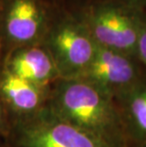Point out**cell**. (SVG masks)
Masks as SVG:
<instances>
[{"mask_svg": "<svg viewBox=\"0 0 146 147\" xmlns=\"http://www.w3.org/2000/svg\"><path fill=\"white\" fill-rule=\"evenodd\" d=\"M135 10L143 11L146 10V0H114Z\"/></svg>", "mask_w": 146, "mask_h": 147, "instance_id": "obj_12", "label": "cell"}, {"mask_svg": "<svg viewBox=\"0 0 146 147\" xmlns=\"http://www.w3.org/2000/svg\"><path fill=\"white\" fill-rule=\"evenodd\" d=\"M4 142L11 147H112L62 120L48 107L30 117L12 121Z\"/></svg>", "mask_w": 146, "mask_h": 147, "instance_id": "obj_3", "label": "cell"}, {"mask_svg": "<svg viewBox=\"0 0 146 147\" xmlns=\"http://www.w3.org/2000/svg\"><path fill=\"white\" fill-rule=\"evenodd\" d=\"M50 87L41 86L11 73L0 70V101L12 121L33 116L48 105Z\"/></svg>", "mask_w": 146, "mask_h": 147, "instance_id": "obj_7", "label": "cell"}, {"mask_svg": "<svg viewBox=\"0 0 146 147\" xmlns=\"http://www.w3.org/2000/svg\"><path fill=\"white\" fill-rule=\"evenodd\" d=\"M134 60L122 52L98 45L91 63L77 78L92 84L114 99L120 98L141 79Z\"/></svg>", "mask_w": 146, "mask_h": 147, "instance_id": "obj_6", "label": "cell"}, {"mask_svg": "<svg viewBox=\"0 0 146 147\" xmlns=\"http://www.w3.org/2000/svg\"><path fill=\"white\" fill-rule=\"evenodd\" d=\"M67 121L116 147L122 133V119L114 98L81 78L59 79L51 86L46 105Z\"/></svg>", "mask_w": 146, "mask_h": 147, "instance_id": "obj_1", "label": "cell"}, {"mask_svg": "<svg viewBox=\"0 0 146 147\" xmlns=\"http://www.w3.org/2000/svg\"><path fill=\"white\" fill-rule=\"evenodd\" d=\"M3 142H4V140H3L2 139H0V145H1Z\"/></svg>", "mask_w": 146, "mask_h": 147, "instance_id": "obj_15", "label": "cell"}, {"mask_svg": "<svg viewBox=\"0 0 146 147\" xmlns=\"http://www.w3.org/2000/svg\"><path fill=\"white\" fill-rule=\"evenodd\" d=\"M137 58L141 60L146 67V18L144 16L141 28V34L138 44V51H137Z\"/></svg>", "mask_w": 146, "mask_h": 147, "instance_id": "obj_10", "label": "cell"}, {"mask_svg": "<svg viewBox=\"0 0 146 147\" xmlns=\"http://www.w3.org/2000/svg\"><path fill=\"white\" fill-rule=\"evenodd\" d=\"M2 63H3V52H2V49L0 48V70L2 68Z\"/></svg>", "mask_w": 146, "mask_h": 147, "instance_id": "obj_13", "label": "cell"}, {"mask_svg": "<svg viewBox=\"0 0 146 147\" xmlns=\"http://www.w3.org/2000/svg\"><path fill=\"white\" fill-rule=\"evenodd\" d=\"M51 21L41 0H1L0 48L3 56L14 49L42 44Z\"/></svg>", "mask_w": 146, "mask_h": 147, "instance_id": "obj_5", "label": "cell"}, {"mask_svg": "<svg viewBox=\"0 0 146 147\" xmlns=\"http://www.w3.org/2000/svg\"><path fill=\"white\" fill-rule=\"evenodd\" d=\"M42 44L53 58L61 79L79 77L98 47L81 17L71 15L52 20Z\"/></svg>", "mask_w": 146, "mask_h": 147, "instance_id": "obj_4", "label": "cell"}, {"mask_svg": "<svg viewBox=\"0 0 146 147\" xmlns=\"http://www.w3.org/2000/svg\"><path fill=\"white\" fill-rule=\"evenodd\" d=\"M2 67L41 86L50 87L61 79L53 58L43 44L21 47L7 52L3 56Z\"/></svg>", "mask_w": 146, "mask_h": 147, "instance_id": "obj_8", "label": "cell"}, {"mask_svg": "<svg viewBox=\"0 0 146 147\" xmlns=\"http://www.w3.org/2000/svg\"><path fill=\"white\" fill-rule=\"evenodd\" d=\"M80 17L97 45L137 58L142 11L108 0L90 5Z\"/></svg>", "mask_w": 146, "mask_h": 147, "instance_id": "obj_2", "label": "cell"}, {"mask_svg": "<svg viewBox=\"0 0 146 147\" xmlns=\"http://www.w3.org/2000/svg\"><path fill=\"white\" fill-rule=\"evenodd\" d=\"M120 98L129 129L137 138L146 140V79H141Z\"/></svg>", "mask_w": 146, "mask_h": 147, "instance_id": "obj_9", "label": "cell"}, {"mask_svg": "<svg viewBox=\"0 0 146 147\" xmlns=\"http://www.w3.org/2000/svg\"><path fill=\"white\" fill-rule=\"evenodd\" d=\"M0 5H1V0H0Z\"/></svg>", "mask_w": 146, "mask_h": 147, "instance_id": "obj_16", "label": "cell"}, {"mask_svg": "<svg viewBox=\"0 0 146 147\" xmlns=\"http://www.w3.org/2000/svg\"><path fill=\"white\" fill-rule=\"evenodd\" d=\"M0 147H11V146H10V145H8L7 143H6V142H4L2 143L1 145H0Z\"/></svg>", "mask_w": 146, "mask_h": 147, "instance_id": "obj_14", "label": "cell"}, {"mask_svg": "<svg viewBox=\"0 0 146 147\" xmlns=\"http://www.w3.org/2000/svg\"><path fill=\"white\" fill-rule=\"evenodd\" d=\"M11 126L10 118L5 110V107L3 106L1 101H0V139L4 140L7 136Z\"/></svg>", "mask_w": 146, "mask_h": 147, "instance_id": "obj_11", "label": "cell"}]
</instances>
